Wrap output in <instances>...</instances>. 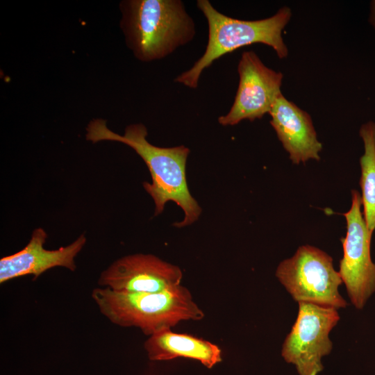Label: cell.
I'll return each instance as SVG.
<instances>
[{
	"mask_svg": "<svg viewBox=\"0 0 375 375\" xmlns=\"http://www.w3.org/2000/svg\"><path fill=\"white\" fill-rule=\"evenodd\" d=\"M86 140L93 143L110 140L124 143L132 148L144 161L151 176V183L143 187L155 203V215H160L166 203L175 202L184 212V218L176 227L189 226L196 222L201 212L197 201L191 195L186 179V163L190 149L183 145L160 147L147 140V130L142 124L126 126L123 135L110 130L106 121L92 120L87 126Z\"/></svg>",
	"mask_w": 375,
	"mask_h": 375,
	"instance_id": "6da1fadb",
	"label": "cell"
},
{
	"mask_svg": "<svg viewBox=\"0 0 375 375\" xmlns=\"http://www.w3.org/2000/svg\"><path fill=\"white\" fill-rule=\"evenodd\" d=\"M197 6L206 19L208 41L203 55L174 82L196 89L206 68L222 56L241 47L261 43L272 47L280 59L288 55L282 33L290 20V8H281L274 15L258 20H242L219 12L208 0H198Z\"/></svg>",
	"mask_w": 375,
	"mask_h": 375,
	"instance_id": "7a4b0ae2",
	"label": "cell"
},
{
	"mask_svg": "<svg viewBox=\"0 0 375 375\" xmlns=\"http://www.w3.org/2000/svg\"><path fill=\"white\" fill-rule=\"evenodd\" d=\"M121 5L126 43L140 60L164 58L195 36L194 22L181 0H129Z\"/></svg>",
	"mask_w": 375,
	"mask_h": 375,
	"instance_id": "3957f363",
	"label": "cell"
},
{
	"mask_svg": "<svg viewBox=\"0 0 375 375\" xmlns=\"http://www.w3.org/2000/svg\"><path fill=\"white\" fill-rule=\"evenodd\" d=\"M91 295L102 315L112 324L138 328L148 336L171 329L181 322L199 321L205 317L190 290L182 285L158 292L97 288Z\"/></svg>",
	"mask_w": 375,
	"mask_h": 375,
	"instance_id": "277c9868",
	"label": "cell"
},
{
	"mask_svg": "<svg viewBox=\"0 0 375 375\" xmlns=\"http://www.w3.org/2000/svg\"><path fill=\"white\" fill-rule=\"evenodd\" d=\"M276 276L294 300L335 309L347 301L339 292L342 283L333 258L322 250L303 245L294 256L280 262Z\"/></svg>",
	"mask_w": 375,
	"mask_h": 375,
	"instance_id": "5b68a950",
	"label": "cell"
},
{
	"mask_svg": "<svg viewBox=\"0 0 375 375\" xmlns=\"http://www.w3.org/2000/svg\"><path fill=\"white\" fill-rule=\"evenodd\" d=\"M298 303L297 319L283 343L281 356L298 375H318L324 369L322 358L332 350L329 333L340 315L334 308Z\"/></svg>",
	"mask_w": 375,
	"mask_h": 375,
	"instance_id": "8992f818",
	"label": "cell"
},
{
	"mask_svg": "<svg viewBox=\"0 0 375 375\" xmlns=\"http://www.w3.org/2000/svg\"><path fill=\"white\" fill-rule=\"evenodd\" d=\"M351 196V208L344 214L347 235L342 239L343 257L338 272L352 304L362 309L375 292V264L370 256L372 233L361 210V195L357 190H352Z\"/></svg>",
	"mask_w": 375,
	"mask_h": 375,
	"instance_id": "52a82bcc",
	"label": "cell"
},
{
	"mask_svg": "<svg viewBox=\"0 0 375 375\" xmlns=\"http://www.w3.org/2000/svg\"><path fill=\"white\" fill-rule=\"evenodd\" d=\"M239 84L229 111L218 118L222 126L254 121L269 113L282 93L283 75L267 67L253 51H244L238 65Z\"/></svg>",
	"mask_w": 375,
	"mask_h": 375,
	"instance_id": "ba28073f",
	"label": "cell"
},
{
	"mask_svg": "<svg viewBox=\"0 0 375 375\" xmlns=\"http://www.w3.org/2000/svg\"><path fill=\"white\" fill-rule=\"evenodd\" d=\"M181 268L152 254L124 256L103 270L99 285L119 292H158L181 285Z\"/></svg>",
	"mask_w": 375,
	"mask_h": 375,
	"instance_id": "9c48e42d",
	"label": "cell"
},
{
	"mask_svg": "<svg viewBox=\"0 0 375 375\" xmlns=\"http://www.w3.org/2000/svg\"><path fill=\"white\" fill-rule=\"evenodd\" d=\"M47 238L45 231L38 228L32 233L31 240L25 247L14 254L1 258L0 283L30 274L35 279L55 267L75 271V258L86 242L85 236L82 234L70 244L53 250L44 249Z\"/></svg>",
	"mask_w": 375,
	"mask_h": 375,
	"instance_id": "30bf717a",
	"label": "cell"
},
{
	"mask_svg": "<svg viewBox=\"0 0 375 375\" xmlns=\"http://www.w3.org/2000/svg\"><path fill=\"white\" fill-rule=\"evenodd\" d=\"M270 124L294 164L319 160L322 143L317 140L312 119L305 110L281 94L269 112Z\"/></svg>",
	"mask_w": 375,
	"mask_h": 375,
	"instance_id": "8fae6325",
	"label": "cell"
},
{
	"mask_svg": "<svg viewBox=\"0 0 375 375\" xmlns=\"http://www.w3.org/2000/svg\"><path fill=\"white\" fill-rule=\"evenodd\" d=\"M148 358L153 361L186 358L199 361L208 369L222 360L220 348L209 341L165 329L149 336L144 344Z\"/></svg>",
	"mask_w": 375,
	"mask_h": 375,
	"instance_id": "7c38bea8",
	"label": "cell"
},
{
	"mask_svg": "<svg viewBox=\"0 0 375 375\" xmlns=\"http://www.w3.org/2000/svg\"><path fill=\"white\" fill-rule=\"evenodd\" d=\"M360 135L365 147L360 160L364 218L369 231L373 233L375 230V123L369 121L363 124Z\"/></svg>",
	"mask_w": 375,
	"mask_h": 375,
	"instance_id": "4fadbf2b",
	"label": "cell"
},
{
	"mask_svg": "<svg viewBox=\"0 0 375 375\" xmlns=\"http://www.w3.org/2000/svg\"><path fill=\"white\" fill-rule=\"evenodd\" d=\"M369 22L375 28V0L371 2V12L369 16Z\"/></svg>",
	"mask_w": 375,
	"mask_h": 375,
	"instance_id": "5bb4252c",
	"label": "cell"
}]
</instances>
